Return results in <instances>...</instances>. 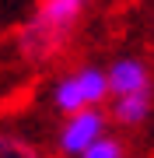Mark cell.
Here are the masks:
<instances>
[{"label": "cell", "instance_id": "obj_1", "mask_svg": "<svg viewBox=\"0 0 154 158\" xmlns=\"http://www.w3.org/2000/svg\"><path fill=\"white\" fill-rule=\"evenodd\" d=\"M95 0H35L11 35L14 56L28 67H49L63 60L74 46L81 25Z\"/></svg>", "mask_w": 154, "mask_h": 158}, {"label": "cell", "instance_id": "obj_2", "mask_svg": "<svg viewBox=\"0 0 154 158\" xmlns=\"http://www.w3.org/2000/svg\"><path fill=\"white\" fill-rule=\"evenodd\" d=\"M49 106L60 119L77 116L88 109H105L109 106V81L105 67L95 60H84L77 67H67L56 74V81L49 85Z\"/></svg>", "mask_w": 154, "mask_h": 158}, {"label": "cell", "instance_id": "obj_3", "mask_svg": "<svg viewBox=\"0 0 154 158\" xmlns=\"http://www.w3.org/2000/svg\"><path fill=\"white\" fill-rule=\"evenodd\" d=\"M109 130H112V123H109L105 109H88V113H77V116H63L56 123V130H53L49 151H53V158H81Z\"/></svg>", "mask_w": 154, "mask_h": 158}, {"label": "cell", "instance_id": "obj_4", "mask_svg": "<svg viewBox=\"0 0 154 158\" xmlns=\"http://www.w3.org/2000/svg\"><path fill=\"white\" fill-rule=\"evenodd\" d=\"M109 98H130V95H154V60L144 53H116L105 63Z\"/></svg>", "mask_w": 154, "mask_h": 158}, {"label": "cell", "instance_id": "obj_5", "mask_svg": "<svg viewBox=\"0 0 154 158\" xmlns=\"http://www.w3.org/2000/svg\"><path fill=\"white\" fill-rule=\"evenodd\" d=\"M0 158H53V151L18 127H0Z\"/></svg>", "mask_w": 154, "mask_h": 158}, {"label": "cell", "instance_id": "obj_6", "mask_svg": "<svg viewBox=\"0 0 154 158\" xmlns=\"http://www.w3.org/2000/svg\"><path fill=\"white\" fill-rule=\"evenodd\" d=\"M81 158H133V144H130V137H123V134H116V130H109V134L98 137V141L88 148Z\"/></svg>", "mask_w": 154, "mask_h": 158}]
</instances>
